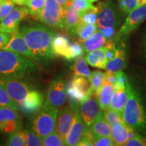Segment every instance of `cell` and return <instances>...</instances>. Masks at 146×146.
I'll list each match as a JSON object with an SVG mask.
<instances>
[{"label":"cell","instance_id":"35","mask_svg":"<svg viewBox=\"0 0 146 146\" xmlns=\"http://www.w3.org/2000/svg\"><path fill=\"white\" fill-rule=\"evenodd\" d=\"M0 106L12 108L15 110H18V103L14 102L9 96L2 85L0 84Z\"/></svg>","mask_w":146,"mask_h":146},{"label":"cell","instance_id":"19","mask_svg":"<svg viewBox=\"0 0 146 146\" xmlns=\"http://www.w3.org/2000/svg\"><path fill=\"white\" fill-rule=\"evenodd\" d=\"M70 41L67 36L60 33H55L52 39V51L55 56H61L66 59L70 47Z\"/></svg>","mask_w":146,"mask_h":146},{"label":"cell","instance_id":"11","mask_svg":"<svg viewBox=\"0 0 146 146\" xmlns=\"http://www.w3.org/2000/svg\"><path fill=\"white\" fill-rule=\"evenodd\" d=\"M74 119V111L72 107H61L58 110L55 131L60 135L64 141H66L67 136L70 132Z\"/></svg>","mask_w":146,"mask_h":146},{"label":"cell","instance_id":"39","mask_svg":"<svg viewBox=\"0 0 146 146\" xmlns=\"http://www.w3.org/2000/svg\"><path fill=\"white\" fill-rule=\"evenodd\" d=\"M71 4L74 9L78 11L81 16L87 10L94 8L96 7L91 4V3L87 1V0H72Z\"/></svg>","mask_w":146,"mask_h":146},{"label":"cell","instance_id":"10","mask_svg":"<svg viewBox=\"0 0 146 146\" xmlns=\"http://www.w3.org/2000/svg\"><path fill=\"white\" fill-rule=\"evenodd\" d=\"M66 96L64 81L60 77L56 78L50 83L45 102L57 108H60L64 104Z\"/></svg>","mask_w":146,"mask_h":146},{"label":"cell","instance_id":"47","mask_svg":"<svg viewBox=\"0 0 146 146\" xmlns=\"http://www.w3.org/2000/svg\"><path fill=\"white\" fill-rule=\"evenodd\" d=\"M142 47H143V50L146 56V33L144 35L143 39H142Z\"/></svg>","mask_w":146,"mask_h":146},{"label":"cell","instance_id":"23","mask_svg":"<svg viewBox=\"0 0 146 146\" xmlns=\"http://www.w3.org/2000/svg\"><path fill=\"white\" fill-rule=\"evenodd\" d=\"M65 30L72 35H74L76 29L81 23V15L74 8L72 4L68 5L64 10Z\"/></svg>","mask_w":146,"mask_h":146},{"label":"cell","instance_id":"3","mask_svg":"<svg viewBox=\"0 0 146 146\" xmlns=\"http://www.w3.org/2000/svg\"><path fill=\"white\" fill-rule=\"evenodd\" d=\"M124 122L146 135V108L139 91L129 85V96L123 112Z\"/></svg>","mask_w":146,"mask_h":146},{"label":"cell","instance_id":"38","mask_svg":"<svg viewBox=\"0 0 146 146\" xmlns=\"http://www.w3.org/2000/svg\"><path fill=\"white\" fill-rule=\"evenodd\" d=\"M84 52V47L80 44L78 42H75V43H71L70 51H69V54L68 57H67L66 60H75L76 58L82 56Z\"/></svg>","mask_w":146,"mask_h":146},{"label":"cell","instance_id":"51","mask_svg":"<svg viewBox=\"0 0 146 146\" xmlns=\"http://www.w3.org/2000/svg\"><path fill=\"white\" fill-rule=\"evenodd\" d=\"M1 3H2V0H0V8H1Z\"/></svg>","mask_w":146,"mask_h":146},{"label":"cell","instance_id":"48","mask_svg":"<svg viewBox=\"0 0 146 146\" xmlns=\"http://www.w3.org/2000/svg\"><path fill=\"white\" fill-rule=\"evenodd\" d=\"M14 3L18 5H24L26 3L27 0H12Z\"/></svg>","mask_w":146,"mask_h":146},{"label":"cell","instance_id":"16","mask_svg":"<svg viewBox=\"0 0 146 146\" xmlns=\"http://www.w3.org/2000/svg\"><path fill=\"white\" fill-rule=\"evenodd\" d=\"M137 132L125 123L119 124L112 128V137L114 145H125L128 140L137 134Z\"/></svg>","mask_w":146,"mask_h":146},{"label":"cell","instance_id":"45","mask_svg":"<svg viewBox=\"0 0 146 146\" xmlns=\"http://www.w3.org/2000/svg\"><path fill=\"white\" fill-rule=\"evenodd\" d=\"M12 35L11 33L0 31V50L8 44L12 39Z\"/></svg>","mask_w":146,"mask_h":146},{"label":"cell","instance_id":"26","mask_svg":"<svg viewBox=\"0 0 146 146\" xmlns=\"http://www.w3.org/2000/svg\"><path fill=\"white\" fill-rule=\"evenodd\" d=\"M98 30L96 24H87L81 21L77 28L76 29L74 35L79 39V41H84L89 36Z\"/></svg>","mask_w":146,"mask_h":146},{"label":"cell","instance_id":"13","mask_svg":"<svg viewBox=\"0 0 146 146\" xmlns=\"http://www.w3.org/2000/svg\"><path fill=\"white\" fill-rule=\"evenodd\" d=\"M78 108L84 123L89 128L102 111L99 102L94 95L87 97L86 99L80 102Z\"/></svg>","mask_w":146,"mask_h":146},{"label":"cell","instance_id":"4","mask_svg":"<svg viewBox=\"0 0 146 146\" xmlns=\"http://www.w3.org/2000/svg\"><path fill=\"white\" fill-rule=\"evenodd\" d=\"M58 108L45 102L41 109L33 121L32 128L41 138H44L55 130Z\"/></svg>","mask_w":146,"mask_h":146},{"label":"cell","instance_id":"1","mask_svg":"<svg viewBox=\"0 0 146 146\" xmlns=\"http://www.w3.org/2000/svg\"><path fill=\"white\" fill-rule=\"evenodd\" d=\"M19 30L31 51L35 63L48 65L55 57L52 44L56 32L50 27L38 23L23 25Z\"/></svg>","mask_w":146,"mask_h":146},{"label":"cell","instance_id":"9","mask_svg":"<svg viewBox=\"0 0 146 146\" xmlns=\"http://www.w3.org/2000/svg\"><path fill=\"white\" fill-rule=\"evenodd\" d=\"M44 102L43 95L37 89H33L25 100L18 103V110L28 116L33 118L35 116L43 106Z\"/></svg>","mask_w":146,"mask_h":146},{"label":"cell","instance_id":"50","mask_svg":"<svg viewBox=\"0 0 146 146\" xmlns=\"http://www.w3.org/2000/svg\"><path fill=\"white\" fill-rule=\"evenodd\" d=\"M87 1L90 3H94V2H96V1H98V0H87Z\"/></svg>","mask_w":146,"mask_h":146},{"label":"cell","instance_id":"14","mask_svg":"<svg viewBox=\"0 0 146 146\" xmlns=\"http://www.w3.org/2000/svg\"><path fill=\"white\" fill-rule=\"evenodd\" d=\"M29 14L26 7H16L0 23V31L13 33L18 29L21 22Z\"/></svg>","mask_w":146,"mask_h":146},{"label":"cell","instance_id":"12","mask_svg":"<svg viewBox=\"0 0 146 146\" xmlns=\"http://www.w3.org/2000/svg\"><path fill=\"white\" fill-rule=\"evenodd\" d=\"M70 106L72 107L74 111V119L70 132L66 139L65 143L66 145L68 146L78 145V143L81 140L89 127H87L81 117L78 108L79 106Z\"/></svg>","mask_w":146,"mask_h":146},{"label":"cell","instance_id":"20","mask_svg":"<svg viewBox=\"0 0 146 146\" xmlns=\"http://www.w3.org/2000/svg\"><path fill=\"white\" fill-rule=\"evenodd\" d=\"M85 60L91 66L100 69H105L108 62L106 47L103 46L97 50L89 52L85 57Z\"/></svg>","mask_w":146,"mask_h":146},{"label":"cell","instance_id":"37","mask_svg":"<svg viewBox=\"0 0 146 146\" xmlns=\"http://www.w3.org/2000/svg\"><path fill=\"white\" fill-rule=\"evenodd\" d=\"M98 7L89 9L81 16V21L87 24H96L98 19Z\"/></svg>","mask_w":146,"mask_h":146},{"label":"cell","instance_id":"32","mask_svg":"<svg viewBox=\"0 0 146 146\" xmlns=\"http://www.w3.org/2000/svg\"><path fill=\"white\" fill-rule=\"evenodd\" d=\"M6 145L10 146L26 145V134L25 131H18L9 135Z\"/></svg>","mask_w":146,"mask_h":146},{"label":"cell","instance_id":"43","mask_svg":"<svg viewBox=\"0 0 146 146\" xmlns=\"http://www.w3.org/2000/svg\"><path fill=\"white\" fill-rule=\"evenodd\" d=\"M126 146H146V137L140 134L135 135L133 137L128 140L125 143Z\"/></svg>","mask_w":146,"mask_h":146},{"label":"cell","instance_id":"29","mask_svg":"<svg viewBox=\"0 0 146 146\" xmlns=\"http://www.w3.org/2000/svg\"><path fill=\"white\" fill-rule=\"evenodd\" d=\"M102 112H103L104 117L105 118L106 120L112 128L114 127V126L119 125V124L125 123L123 118V115L119 114L111 108H108Z\"/></svg>","mask_w":146,"mask_h":146},{"label":"cell","instance_id":"7","mask_svg":"<svg viewBox=\"0 0 146 146\" xmlns=\"http://www.w3.org/2000/svg\"><path fill=\"white\" fill-rule=\"evenodd\" d=\"M0 84L16 103L25 99L35 87L25 78L0 76Z\"/></svg>","mask_w":146,"mask_h":146},{"label":"cell","instance_id":"27","mask_svg":"<svg viewBox=\"0 0 146 146\" xmlns=\"http://www.w3.org/2000/svg\"><path fill=\"white\" fill-rule=\"evenodd\" d=\"M21 114L12 108L0 106V129L5 124L13 120L21 119Z\"/></svg>","mask_w":146,"mask_h":146},{"label":"cell","instance_id":"33","mask_svg":"<svg viewBox=\"0 0 146 146\" xmlns=\"http://www.w3.org/2000/svg\"><path fill=\"white\" fill-rule=\"evenodd\" d=\"M24 131L26 134V145H43L41 137L33 130V128H27Z\"/></svg>","mask_w":146,"mask_h":146},{"label":"cell","instance_id":"24","mask_svg":"<svg viewBox=\"0 0 146 146\" xmlns=\"http://www.w3.org/2000/svg\"><path fill=\"white\" fill-rule=\"evenodd\" d=\"M126 62L125 52L123 49L117 48L114 57L108 61L105 69L106 72L115 73L122 70Z\"/></svg>","mask_w":146,"mask_h":146},{"label":"cell","instance_id":"18","mask_svg":"<svg viewBox=\"0 0 146 146\" xmlns=\"http://www.w3.org/2000/svg\"><path fill=\"white\" fill-rule=\"evenodd\" d=\"M129 85L130 83L129 81L126 87L114 88L111 100L110 108L114 110L121 115H123L124 108L129 96Z\"/></svg>","mask_w":146,"mask_h":146},{"label":"cell","instance_id":"34","mask_svg":"<svg viewBox=\"0 0 146 146\" xmlns=\"http://www.w3.org/2000/svg\"><path fill=\"white\" fill-rule=\"evenodd\" d=\"M43 144L45 146L66 145L65 141L56 131H54L50 135L43 138Z\"/></svg>","mask_w":146,"mask_h":146},{"label":"cell","instance_id":"42","mask_svg":"<svg viewBox=\"0 0 146 146\" xmlns=\"http://www.w3.org/2000/svg\"><path fill=\"white\" fill-rule=\"evenodd\" d=\"M115 76H116V81L114 84V88L127 86V84L129 83V79L125 73H124L122 70H120L115 72Z\"/></svg>","mask_w":146,"mask_h":146},{"label":"cell","instance_id":"44","mask_svg":"<svg viewBox=\"0 0 146 146\" xmlns=\"http://www.w3.org/2000/svg\"><path fill=\"white\" fill-rule=\"evenodd\" d=\"M100 32L103 34L106 40L111 39L112 37L116 35V29L114 27H107V28H102L98 29Z\"/></svg>","mask_w":146,"mask_h":146},{"label":"cell","instance_id":"41","mask_svg":"<svg viewBox=\"0 0 146 146\" xmlns=\"http://www.w3.org/2000/svg\"><path fill=\"white\" fill-rule=\"evenodd\" d=\"M93 143L96 146H114V143L110 136L93 137Z\"/></svg>","mask_w":146,"mask_h":146},{"label":"cell","instance_id":"15","mask_svg":"<svg viewBox=\"0 0 146 146\" xmlns=\"http://www.w3.org/2000/svg\"><path fill=\"white\" fill-rule=\"evenodd\" d=\"M12 39H11L10 41L9 42V43L6 46L1 50L12 51V52H16L25 56L35 62V59L31 51L29 49L23 36L20 32L19 28L16 31H14L13 33H12Z\"/></svg>","mask_w":146,"mask_h":146},{"label":"cell","instance_id":"46","mask_svg":"<svg viewBox=\"0 0 146 146\" xmlns=\"http://www.w3.org/2000/svg\"><path fill=\"white\" fill-rule=\"evenodd\" d=\"M57 1L60 3V5L62 7L63 10H64L68 5H70L71 4L72 0H57Z\"/></svg>","mask_w":146,"mask_h":146},{"label":"cell","instance_id":"6","mask_svg":"<svg viewBox=\"0 0 146 146\" xmlns=\"http://www.w3.org/2000/svg\"><path fill=\"white\" fill-rule=\"evenodd\" d=\"M37 19L55 29H64V11L57 0H45V7Z\"/></svg>","mask_w":146,"mask_h":146},{"label":"cell","instance_id":"25","mask_svg":"<svg viewBox=\"0 0 146 146\" xmlns=\"http://www.w3.org/2000/svg\"><path fill=\"white\" fill-rule=\"evenodd\" d=\"M107 40L100 31H97L83 41V47L85 52L97 50L104 46Z\"/></svg>","mask_w":146,"mask_h":146},{"label":"cell","instance_id":"5","mask_svg":"<svg viewBox=\"0 0 146 146\" xmlns=\"http://www.w3.org/2000/svg\"><path fill=\"white\" fill-rule=\"evenodd\" d=\"M98 29L107 27L117 28L121 23V14L118 4L111 0L100 2L98 5ZM125 15V14H124Z\"/></svg>","mask_w":146,"mask_h":146},{"label":"cell","instance_id":"28","mask_svg":"<svg viewBox=\"0 0 146 146\" xmlns=\"http://www.w3.org/2000/svg\"><path fill=\"white\" fill-rule=\"evenodd\" d=\"M74 76H83L90 78L91 72L87 64L86 60L83 56H80L76 58L73 65Z\"/></svg>","mask_w":146,"mask_h":146},{"label":"cell","instance_id":"8","mask_svg":"<svg viewBox=\"0 0 146 146\" xmlns=\"http://www.w3.org/2000/svg\"><path fill=\"white\" fill-rule=\"evenodd\" d=\"M146 21V4L138 7L129 12L125 23L115 35L116 41L125 39L133 31Z\"/></svg>","mask_w":146,"mask_h":146},{"label":"cell","instance_id":"22","mask_svg":"<svg viewBox=\"0 0 146 146\" xmlns=\"http://www.w3.org/2000/svg\"><path fill=\"white\" fill-rule=\"evenodd\" d=\"M90 130L93 137L96 136H110L111 137L112 127L104 117L103 112L101 111L98 114L96 119L91 124Z\"/></svg>","mask_w":146,"mask_h":146},{"label":"cell","instance_id":"31","mask_svg":"<svg viewBox=\"0 0 146 146\" xmlns=\"http://www.w3.org/2000/svg\"><path fill=\"white\" fill-rule=\"evenodd\" d=\"M90 80L94 89V95L99 91L105 82V73L100 70H94L91 72Z\"/></svg>","mask_w":146,"mask_h":146},{"label":"cell","instance_id":"40","mask_svg":"<svg viewBox=\"0 0 146 146\" xmlns=\"http://www.w3.org/2000/svg\"><path fill=\"white\" fill-rule=\"evenodd\" d=\"M14 1L12 0H2L0 8V22L3 21L14 8Z\"/></svg>","mask_w":146,"mask_h":146},{"label":"cell","instance_id":"49","mask_svg":"<svg viewBox=\"0 0 146 146\" xmlns=\"http://www.w3.org/2000/svg\"><path fill=\"white\" fill-rule=\"evenodd\" d=\"M146 4V0H137V6H141V5Z\"/></svg>","mask_w":146,"mask_h":146},{"label":"cell","instance_id":"17","mask_svg":"<svg viewBox=\"0 0 146 146\" xmlns=\"http://www.w3.org/2000/svg\"><path fill=\"white\" fill-rule=\"evenodd\" d=\"M69 85L78 95L81 102L87 97L94 95V89L90 78L86 76H74Z\"/></svg>","mask_w":146,"mask_h":146},{"label":"cell","instance_id":"2","mask_svg":"<svg viewBox=\"0 0 146 146\" xmlns=\"http://www.w3.org/2000/svg\"><path fill=\"white\" fill-rule=\"evenodd\" d=\"M36 72L32 60L12 51L0 50V76L27 78Z\"/></svg>","mask_w":146,"mask_h":146},{"label":"cell","instance_id":"36","mask_svg":"<svg viewBox=\"0 0 146 146\" xmlns=\"http://www.w3.org/2000/svg\"><path fill=\"white\" fill-rule=\"evenodd\" d=\"M117 1L120 10L125 15L138 8L137 0H117Z\"/></svg>","mask_w":146,"mask_h":146},{"label":"cell","instance_id":"30","mask_svg":"<svg viewBox=\"0 0 146 146\" xmlns=\"http://www.w3.org/2000/svg\"><path fill=\"white\" fill-rule=\"evenodd\" d=\"M25 5L29 14L33 16H38L45 7V0H27Z\"/></svg>","mask_w":146,"mask_h":146},{"label":"cell","instance_id":"21","mask_svg":"<svg viewBox=\"0 0 146 146\" xmlns=\"http://www.w3.org/2000/svg\"><path fill=\"white\" fill-rule=\"evenodd\" d=\"M114 91V86L112 83L105 81L101 89L97 94L94 95L98 100L102 111L110 108L111 100Z\"/></svg>","mask_w":146,"mask_h":146}]
</instances>
